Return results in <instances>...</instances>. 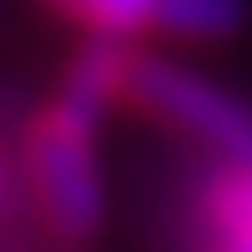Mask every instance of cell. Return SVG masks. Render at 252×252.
Returning <instances> with one entry per match:
<instances>
[{
	"instance_id": "6da1fadb",
	"label": "cell",
	"mask_w": 252,
	"mask_h": 252,
	"mask_svg": "<svg viewBox=\"0 0 252 252\" xmlns=\"http://www.w3.org/2000/svg\"><path fill=\"white\" fill-rule=\"evenodd\" d=\"M101 124H107L101 107L56 84V95L34 112L23 135L34 207L45 230L67 247H90L107 230V180H101V157H95Z\"/></svg>"
},
{
	"instance_id": "7a4b0ae2",
	"label": "cell",
	"mask_w": 252,
	"mask_h": 252,
	"mask_svg": "<svg viewBox=\"0 0 252 252\" xmlns=\"http://www.w3.org/2000/svg\"><path fill=\"white\" fill-rule=\"evenodd\" d=\"M124 101L162 118L180 135H190L196 146H207L219 162L252 168V101H241L235 90H224L213 79H202L196 67L152 56V51H129Z\"/></svg>"
},
{
	"instance_id": "3957f363",
	"label": "cell",
	"mask_w": 252,
	"mask_h": 252,
	"mask_svg": "<svg viewBox=\"0 0 252 252\" xmlns=\"http://www.w3.org/2000/svg\"><path fill=\"white\" fill-rule=\"evenodd\" d=\"M196 252H252V168H207L196 190Z\"/></svg>"
},
{
	"instance_id": "277c9868",
	"label": "cell",
	"mask_w": 252,
	"mask_h": 252,
	"mask_svg": "<svg viewBox=\"0 0 252 252\" xmlns=\"http://www.w3.org/2000/svg\"><path fill=\"white\" fill-rule=\"evenodd\" d=\"M39 6L79 28L84 39H112V45H135L146 28H157V0H39Z\"/></svg>"
},
{
	"instance_id": "5b68a950",
	"label": "cell",
	"mask_w": 252,
	"mask_h": 252,
	"mask_svg": "<svg viewBox=\"0 0 252 252\" xmlns=\"http://www.w3.org/2000/svg\"><path fill=\"white\" fill-rule=\"evenodd\" d=\"M247 0H157V34L190 39V45H219L247 28Z\"/></svg>"
}]
</instances>
